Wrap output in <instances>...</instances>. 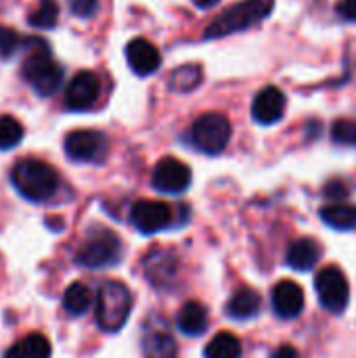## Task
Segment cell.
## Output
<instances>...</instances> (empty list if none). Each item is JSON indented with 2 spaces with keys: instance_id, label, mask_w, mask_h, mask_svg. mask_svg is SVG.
<instances>
[{
  "instance_id": "cell-1",
  "label": "cell",
  "mask_w": 356,
  "mask_h": 358,
  "mask_svg": "<svg viewBox=\"0 0 356 358\" xmlns=\"http://www.w3.org/2000/svg\"><path fill=\"white\" fill-rule=\"evenodd\" d=\"M29 52L23 59L21 73L25 82L31 86V90L40 96H52L61 84H63V67L55 61L50 55V46L42 38H31L29 42Z\"/></svg>"
},
{
  "instance_id": "cell-2",
  "label": "cell",
  "mask_w": 356,
  "mask_h": 358,
  "mask_svg": "<svg viewBox=\"0 0 356 358\" xmlns=\"http://www.w3.org/2000/svg\"><path fill=\"white\" fill-rule=\"evenodd\" d=\"M10 182L27 201H46L57 193L59 174L42 159L23 157L10 170Z\"/></svg>"
},
{
  "instance_id": "cell-3",
  "label": "cell",
  "mask_w": 356,
  "mask_h": 358,
  "mask_svg": "<svg viewBox=\"0 0 356 358\" xmlns=\"http://www.w3.org/2000/svg\"><path fill=\"white\" fill-rule=\"evenodd\" d=\"M273 6H275V0H243L239 4H233L206 27L204 38L206 40L225 38V36L243 31L248 27H254L256 23L264 21L273 13Z\"/></svg>"
},
{
  "instance_id": "cell-4",
  "label": "cell",
  "mask_w": 356,
  "mask_h": 358,
  "mask_svg": "<svg viewBox=\"0 0 356 358\" xmlns=\"http://www.w3.org/2000/svg\"><path fill=\"white\" fill-rule=\"evenodd\" d=\"M132 310V294L120 281H105L97 294V323L103 331H120Z\"/></svg>"
},
{
  "instance_id": "cell-5",
  "label": "cell",
  "mask_w": 356,
  "mask_h": 358,
  "mask_svg": "<svg viewBox=\"0 0 356 358\" xmlns=\"http://www.w3.org/2000/svg\"><path fill=\"white\" fill-rule=\"evenodd\" d=\"M122 241L109 229H94L76 250V262L86 268H107L120 262Z\"/></svg>"
},
{
  "instance_id": "cell-6",
  "label": "cell",
  "mask_w": 356,
  "mask_h": 358,
  "mask_svg": "<svg viewBox=\"0 0 356 358\" xmlns=\"http://www.w3.org/2000/svg\"><path fill=\"white\" fill-rule=\"evenodd\" d=\"M231 141V122L227 115L210 111L195 120L191 128V143L206 155H218Z\"/></svg>"
},
{
  "instance_id": "cell-7",
  "label": "cell",
  "mask_w": 356,
  "mask_h": 358,
  "mask_svg": "<svg viewBox=\"0 0 356 358\" xmlns=\"http://www.w3.org/2000/svg\"><path fill=\"white\" fill-rule=\"evenodd\" d=\"M315 287H317V298L325 310L334 315H340L346 310L348 300H350V285L342 268L325 266L323 271H319L315 279Z\"/></svg>"
},
{
  "instance_id": "cell-8",
  "label": "cell",
  "mask_w": 356,
  "mask_h": 358,
  "mask_svg": "<svg viewBox=\"0 0 356 358\" xmlns=\"http://www.w3.org/2000/svg\"><path fill=\"white\" fill-rule=\"evenodd\" d=\"M65 153L71 162L92 164L101 162L107 155V136L99 130H73L65 136Z\"/></svg>"
},
{
  "instance_id": "cell-9",
  "label": "cell",
  "mask_w": 356,
  "mask_h": 358,
  "mask_svg": "<svg viewBox=\"0 0 356 358\" xmlns=\"http://www.w3.org/2000/svg\"><path fill=\"white\" fill-rule=\"evenodd\" d=\"M141 350L145 358H176L178 348L174 342V336L170 334V325L153 315L143 323L141 331Z\"/></svg>"
},
{
  "instance_id": "cell-10",
  "label": "cell",
  "mask_w": 356,
  "mask_h": 358,
  "mask_svg": "<svg viewBox=\"0 0 356 358\" xmlns=\"http://www.w3.org/2000/svg\"><path fill=\"white\" fill-rule=\"evenodd\" d=\"M174 220V208L164 201L141 199L130 208V222L143 235H155L168 229Z\"/></svg>"
},
{
  "instance_id": "cell-11",
  "label": "cell",
  "mask_w": 356,
  "mask_h": 358,
  "mask_svg": "<svg viewBox=\"0 0 356 358\" xmlns=\"http://www.w3.org/2000/svg\"><path fill=\"white\" fill-rule=\"evenodd\" d=\"M151 185L159 193H170V195L185 193L191 185V168L176 157H164L153 168Z\"/></svg>"
},
{
  "instance_id": "cell-12",
  "label": "cell",
  "mask_w": 356,
  "mask_h": 358,
  "mask_svg": "<svg viewBox=\"0 0 356 358\" xmlns=\"http://www.w3.org/2000/svg\"><path fill=\"white\" fill-rule=\"evenodd\" d=\"M101 92V82L92 71H78L65 88V107L69 111H88Z\"/></svg>"
},
{
  "instance_id": "cell-13",
  "label": "cell",
  "mask_w": 356,
  "mask_h": 358,
  "mask_svg": "<svg viewBox=\"0 0 356 358\" xmlns=\"http://www.w3.org/2000/svg\"><path fill=\"white\" fill-rule=\"evenodd\" d=\"M143 271L147 281L157 289H168L178 275V258L170 250H153L143 260Z\"/></svg>"
},
{
  "instance_id": "cell-14",
  "label": "cell",
  "mask_w": 356,
  "mask_h": 358,
  "mask_svg": "<svg viewBox=\"0 0 356 358\" xmlns=\"http://www.w3.org/2000/svg\"><path fill=\"white\" fill-rule=\"evenodd\" d=\"M285 94L275 88V86H266L262 88L256 96H254V103H252V117L262 124V126H271V124H277L283 113H285Z\"/></svg>"
},
{
  "instance_id": "cell-15",
  "label": "cell",
  "mask_w": 356,
  "mask_h": 358,
  "mask_svg": "<svg viewBox=\"0 0 356 358\" xmlns=\"http://www.w3.org/2000/svg\"><path fill=\"white\" fill-rule=\"evenodd\" d=\"M126 61L136 76H151L162 65L159 50L145 38H134L126 46Z\"/></svg>"
},
{
  "instance_id": "cell-16",
  "label": "cell",
  "mask_w": 356,
  "mask_h": 358,
  "mask_svg": "<svg viewBox=\"0 0 356 358\" xmlns=\"http://www.w3.org/2000/svg\"><path fill=\"white\" fill-rule=\"evenodd\" d=\"M271 302H273V310L277 317L296 319V317H300V313L304 308V292L294 281H281L275 285Z\"/></svg>"
},
{
  "instance_id": "cell-17",
  "label": "cell",
  "mask_w": 356,
  "mask_h": 358,
  "mask_svg": "<svg viewBox=\"0 0 356 358\" xmlns=\"http://www.w3.org/2000/svg\"><path fill=\"white\" fill-rule=\"evenodd\" d=\"M321 258V245L315 239H298L290 245L285 262L300 273L313 271Z\"/></svg>"
},
{
  "instance_id": "cell-18",
  "label": "cell",
  "mask_w": 356,
  "mask_h": 358,
  "mask_svg": "<svg viewBox=\"0 0 356 358\" xmlns=\"http://www.w3.org/2000/svg\"><path fill=\"white\" fill-rule=\"evenodd\" d=\"M262 300L254 289H239L231 296L229 304H227V315L235 321H248L254 319L260 313Z\"/></svg>"
},
{
  "instance_id": "cell-19",
  "label": "cell",
  "mask_w": 356,
  "mask_h": 358,
  "mask_svg": "<svg viewBox=\"0 0 356 358\" xmlns=\"http://www.w3.org/2000/svg\"><path fill=\"white\" fill-rule=\"evenodd\" d=\"M176 325L185 336H201L208 329V308L199 302H187L176 317Z\"/></svg>"
},
{
  "instance_id": "cell-20",
  "label": "cell",
  "mask_w": 356,
  "mask_h": 358,
  "mask_svg": "<svg viewBox=\"0 0 356 358\" xmlns=\"http://www.w3.org/2000/svg\"><path fill=\"white\" fill-rule=\"evenodd\" d=\"M52 348L46 336L42 334H29L23 340L15 342L6 352L4 358H50Z\"/></svg>"
},
{
  "instance_id": "cell-21",
  "label": "cell",
  "mask_w": 356,
  "mask_h": 358,
  "mask_svg": "<svg viewBox=\"0 0 356 358\" xmlns=\"http://www.w3.org/2000/svg\"><path fill=\"white\" fill-rule=\"evenodd\" d=\"M204 80V69L197 65V63H187V65H180L176 67L172 73H170V80H168V88L172 92H191L195 90Z\"/></svg>"
},
{
  "instance_id": "cell-22",
  "label": "cell",
  "mask_w": 356,
  "mask_h": 358,
  "mask_svg": "<svg viewBox=\"0 0 356 358\" xmlns=\"http://www.w3.org/2000/svg\"><path fill=\"white\" fill-rule=\"evenodd\" d=\"M321 218L327 227L336 231H355L356 229V208L348 203H329L321 208Z\"/></svg>"
},
{
  "instance_id": "cell-23",
  "label": "cell",
  "mask_w": 356,
  "mask_h": 358,
  "mask_svg": "<svg viewBox=\"0 0 356 358\" xmlns=\"http://www.w3.org/2000/svg\"><path fill=\"white\" fill-rule=\"evenodd\" d=\"M92 304V294L84 283H71L63 294V308L71 317H82Z\"/></svg>"
},
{
  "instance_id": "cell-24",
  "label": "cell",
  "mask_w": 356,
  "mask_h": 358,
  "mask_svg": "<svg viewBox=\"0 0 356 358\" xmlns=\"http://www.w3.org/2000/svg\"><path fill=\"white\" fill-rule=\"evenodd\" d=\"M204 355L206 358H239L241 357V342L237 336H233L229 331H220L208 342Z\"/></svg>"
},
{
  "instance_id": "cell-25",
  "label": "cell",
  "mask_w": 356,
  "mask_h": 358,
  "mask_svg": "<svg viewBox=\"0 0 356 358\" xmlns=\"http://www.w3.org/2000/svg\"><path fill=\"white\" fill-rule=\"evenodd\" d=\"M59 21V2L57 0H40V4L29 13L27 23L36 29H50Z\"/></svg>"
},
{
  "instance_id": "cell-26",
  "label": "cell",
  "mask_w": 356,
  "mask_h": 358,
  "mask_svg": "<svg viewBox=\"0 0 356 358\" xmlns=\"http://www.w3.org/2000/svg\"><path fill=\"white\" fill-rule=\"evenodd\" d=\"M23 138V126L13 115L0 117V151H8L17 147Z\"/></svg>"
},
{
  "instance_id": "cell-27",
  "label": "cell",
  "mask_w": 356,
  "mask_h": 358,
  "mask_svg": "<svg viewBox=\"0 0 356 358\" xmlns=\"http://www.w3.org/2000/svg\"><path fill=\"white\" fill-rule=\"evenodd\" d=\"M29 42H31V38H23L13 27L0 25V57L2 59H10L15 52L29 46Z\"/></svg>"
},
{
  "instance_id": "cell-28",
  "label": "cell",
  "mask_w": 356,
  "mask_h": 358,
  "mask_svg": "<svg viewBox=\"0 0 356 358\" xmlns=\"http://www.w3.org/2000/svg\"><path fill=\"white\" fill-rule=\"evenodd\" d=\"M332 138L338 145L355 147L356 145V120H338L332 128Z\"/></svg>"
},
{
  "instance_id": "cell-29",
  "label": "cell",
  "mask_w": 356,
  "mask_h": 358,
  "mask_svg": "<svg viewBox=\"0 0 356 358\" xmlns=\"http://www.w3.org/2000/svg\"><path fill=\"white\" fill-rule=\"evenodd\" d=\"M69 6H71V13L76 17L88 19V17H92L99 10V0H71Z\"/></svg>"
},
{
  "instance_id": "cell-30",
  "label": "cell",
  "mask_w": 356,
  "mask_h": 358,
  "mask_svg": "<svg viewBox=\"0 0 356 358\" xmlns=\"http://www.w3.org/2000/svg\"><path fill=\"white\" fill-rule=\"evenodd\" d=\"M336 10L344 21H356V0H340Z\"/></svg>"
},
{
  "instance_id": "cell-31",
  "label": "cell",
  "mask_w": 356,
  "mask_h": 358,
  "mask_svg": "<svg viewBox=\"0 0 356 358\" xmlns=\"http://www.w3.org/2000/svg\"><path fill=\"white\" fill-rule=\"evenodd\" d=\"M325 195L327 197H336V199H344V197H348V187L344 182H340V180H334V182L327 185Z\"/></svg>"
},
{
  "instance_id": "cell-32",
  "label": "cell",
  "mask_w": 356,
  "mask_h": 358,
  "mask_svg": "<svg viewBox=\"0 0 356 358\" xmlns=\"http://www.w3.org/2000/svg\"><path fill=\"white\" fill-rule=\"evenodd\" d=\"M271 358H300V355H298V350L294 346L285 344V346H279L277 350H273Z\"/></svg>"
},
{
  "instance_id": "cell-33",
  "label": "cell",
  "mask_w": 356,
  "mask_h": 358,
  "mask_svg": "<svg viewBox=\"0 0 356 358\" xmlns=\"http://www.w3.org/2000/svg\"><path fill=\"white\" fill-rule=\"evenodd\" d=\"M199 8H212V6H216L220 0H193Z\"/></svg>"
}]
</instances>
